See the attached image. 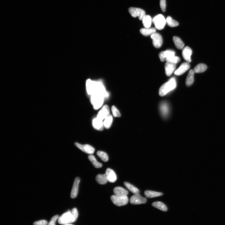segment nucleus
<instances>
[{
    "mask_svg": "<svg viewBox=\"0 0 225 225\" xmlns=\"http://www.w3.org/2000/svg\"><path fill=\"white\" fill-rule=\"evenodd\" d=\"M86 88L88 94L92 95L95 94H100L104 97L109 96L103 83L101 80H92L88 79L86 82Z\"/></svg>",
    "mask_w": 225,
    "mask_h": 225,
    "instance_id": "obj_1",
    "label": "nucleus"
},
{
    "mask_svg": "<svg viewBox=\"0 0 225 225\" xmlns=\"http://www.w3.org/2000/svg\"><path fill=\"white\" fill-rule=\"evenodd\" d=\"M177 87V82L174 78H172L167 82L164 83L160 88L159 94L160 96H163L169 92L174 89Z\"/></svg>",
    "mask_w": 225,
    "mask_h": 225,
    "instance_id": "obj_2",
    "label": "nucleus"
},
{
    "mask_svg": "<svg viewBox=\"0 0 225 225\" xmlns=\"http://www.w3.org/2000/svg\"><path fill=\"white\" fill-rule=\"evenodd\" d=\"M104 97L100 94H95L91 95V102L94 109H99L103 104Z\"/></svg>",
    "mask_w": 225,
    "mask_h": 225,
    "instance_id": "obj_3",
    "label": "nucleus"
},
{
    "mask_svg": "<svg viewBox=\"0 0 225 225\" xmlns=\"http://www.w3.org/2000/svg\"><path fill=\"white\" fill-rule=\"evenodd\" d=\"M111 199L112 202L118 206H124L127 204L129 202L127 195H113Z\"/></svg>",
    "mask_w": 225,
    "mask_h": 225,
    "instance_id": "obj_4",
    "label": "nucleus"
},
{
    "mask_svg": "<svg viewBox=\"0 0 225 225\" xmlns=\"http://www.w3.org/2000/svg\"><path fill=\"white\" fill-rule=\"evenodd\" d=\"M152 21L155 28L159 30H162L164 28L166 23V19L164 16L161 14L155 16L153 18Z\"/></svg>",
    "mask_w": 225,
    "mask_h": 225,
    "instance_id": "obj_5",
    "label": "nucleus"
},
{
    "mask_svg": "<svg viewBox=\"0 0 225 225\" xmlns=\"http://www.w3.org/2000/svg\"><path fill=\"white\" fill-rule=\"evenodd\" d=\"M58 223L61 224H70L74 222L71 212L68 211L63 214L58 219Z\"/></svg>",
    "mask_w": 225,
    "mask_h": 225,
    "instance_id": "obj_6",
    "label": "nucleus"
},
{
    "mask_svg": "<svg viewBox=\"0 0 225 225\" xmlns=\"http://www.w3.org/2000/svg\"><path fill=\"white\" fill-rule=\"evenodd\" d=\"M129 11L132 16L134 18L138 16L140 20L142 21L146 16L145 11L140 8L131 7L129 9Z\"/></svg>",
    "mask_w": 225,
    "mask_h": 225,
    "instance_id": "obj_7",
    "label": "nucleus"
},
{
    "mask_svg": "<svg viewBox=\"0 0 225 225\" xmlns=\"http://www.w3.org/2000/svg\"><path fill=\"white\" fill-rule=\"evenodd\" d=\"M130 202L133 204H144L147 202V199L142 197L139 194H135L131 197Z\"/></svg>",
    "mask_w": 225,
    "mask_h": 225,
    "instance_id": "obj_8",
    "label": "nucleus"
},
{
    "mask_svg": "<svg viewBox=\"0 0 225 225\" xmlns=\"http://www.w3.org/2000/svg\"><path fill=\"white\" fill-rule=\"evenodd\" d=\"M151 38L152 39L153 45L155 47L159 48L162 46L163 39L160 34L155 32L151 36Z\"/></svg>",
    "mask_w": 225,
    "mask_h": 225,
    "instance_id": "obj_9",
    "label": "nucleus"
},
{
    "mask_svg": "<svg viewBox=\"0 0 225 225\" xmlns=\"http://www.w3.org/2000/svg\"><path fill=\"white\" fill-rule=\"evenodd\" d=\"M75 144L77 148L87 154L92 155L94 152V148L90 145H81L77 142Z\"/></svg>",
    "mask_w": 225,
    "mask_h": 225,
    "instance_id": "obj_10",
    "label": "nucleus"
},
{
    "mask_svg": "<svg viewBox=\"0 0 225 225\" xmlns=\"http://www.w3.org/2000/svg\"><path fill=\"white\" fill-rule=\"evenodd\" d=\"M110 114V109L108 106L104 105L98 113L97 118L103 120L105 119Z\"/></svg>",
    "mask_w": 225,
    "mask_h": 225,
    "instance_id": "obj_11",
    "label": "nucleus"
},
{
    "mask_svg": "<svg viewBox=\"0 0 225 225\" xmlns=\"http://www.w3.org/2000/svg\"><path fill=\"white\" fill-rule=\"evenodd\" d=\"M190 65L189 63L184 62L179 67L178 69L174 73L175 75H181L187 71L190 68Z\"/></svg>",
    "mask_w": 225,
    "mask_h": 225,
    "instance_id": "obj_12",
    "label": "nucleus"
},
{
    "mask_svg": "<svg viewBox=\"0 0 225 225\" xmlns=\"http://www.w3.org/2000/svg\"><path fill=\"white\" fill-rule=\"evenodd\" d=\"M80 179L79 177H76L74 181L71 193V197L72 199L76 198L78 195Z\"/></svg>",
    "mask_w": 225,
    "mask_h": 225,
    "instance_id": "obj_13",
    "label": "nucleus"
},
{
    "mask_svg": "<svg viewBox=\"0 0 225 225\" xmlns=\"http://www.w3.org/2000/svg\"><path fill=\"white\" fill-rule=\"evenodd\" d=\"M177 64L166 62L165 66V74L168 76H169L172 74L176 69Z\"/></svg>",
    "mask_w": 225,
    "mask_h": 225,
    "instance_id": "obj_14",
    "label": "nucleus"
},
{
    "mask_svg": "<svg viewBox=\"0 0 225 225\" xmlns=\"http://www.w3.org/2000/svg\"><path fill=\"white\" fill-rule=\"evenodd\" d=\"M175 52L172 50H167L160 52L159 57L161 62H164L167 58L175 56Z\"/></svg>",
    "mask_w": 225,
    "mask_h": 225,
    "instance_id": "obj_15",
    "label": "nucleus"
},
{
    "mask_svg": "<svg viewBox=\"0 0 225 225\" xmlns=\"http://www.w3.org/2000/svg\"><path fill=\"white\" fill-rule=\"evenodd\" d=\"M192 53V50L189 47L186 46L183 48L182 52V56L184 59L188 63H190L192 61L191 57Z\"/></svg>",
    "mask_w": 225,
    "mask_h": 225,
    "instance_id": "obj_16",
    "label": "nucleus"
},
{
    "mask_svg": "<svg viewBox=\"0 0 225 225\" xmlns=\"http://www.w3.org/2000/svg\"><path fill=\"white\" fill-rule=\"evenodd\" d=\"M105 174L108 182L110 183H114L116 182L117 179V176L113 170L107 169Z\"/></svg>",
    "mask_w": 225,
    "mask_h": 225,
    "instance_id": "obj_17",
    "label": "nucleus"
},
{
    "mask_svg": "<svg viewBox=\"0 0 225 225\" xmlns=\"http://www.w3.org/2000/svg\"><path fill=\"white\" fill-rule=\"evenodd\" d=\"M160 110L161 115L164 118H166L169 113V107L168 105L165 102H163L160 105Z\"/></svg>",
    "mask_w": 225,
    "mask_h": 225,
    "instance_id": "obj_18",
    "label": "nucleus"
},
{
    "mask_svg": "<svg viewBox=\"0 0 225 225\" xmlns=\"http://www.w3.org/2000/svg\"><path fill=\"white\" fill-rule=\"evenodd\" d=\"M93 125L96 130H102L103 129V120L98 118H95L93 120Z\"/></svg>",
    "mask_w": 225,
    "mask_h": 225,
    "instance_id": "obj_19",
    "label": "nucleus"
},
{
    "mask_svg": "<svg viewBox=\"0 0 225 225\" xmlns=\"http://www.w3.org/2000/svg\"><path fill=\"white\" fill-rule=\"evenodd\" d=\"M194 73L193 70H191L189 71L185 81L186 84L187 86H190L193 84L194 81Z\"/></svg>",
    "mask_w": 225,
    "mask_h": 225,
    "instance_id": "obj_20",
    "label": "nucleus"
},
{
    "mask_svg": "<svg viewBox=\"0 0 225 225\" xmlns=\"http://www.w3.org/2000/svg\"><path fill=\"white\" fill-rule=\"evenodd\" d=\"M140 33L144 36H151L156 32L155 28H142L140 30Z\"/></svg>",
    "mask_w": 225,
    "mask_h": 225,
    "instance_id": "obj_21",
    "label": "nucleus"
},
{
    "mask_svg": "<svg viewBox=\"0 0 225 225\" xmlns=\"http://www.w3.org/2000/svg\"><path fill=\"white\" fill-rule=\"evenodd\" d=\"M113 192L115 195H127L129 194L128 190L120 187H115Z\"/></svg>",
    "mask_w": 225,
    "mask_h": 225,
    "instance_id": "obj_22",
    "label": "nucleus"
},
{
    "mask_svg": "<svg viewBox=\"0 0 225 225\" xmlns=\"http://www.w3.org/2000/svg\"><path fill=\"white\" fill-rule=\"evenodd\" d=\"M144 194L146 197L153 198L161 196L163 194L162 193L152 191L146 190Z\"/></svg>",
    "mask_w": 225,
    "mask_h": 225,
    "instance_id": "obj_23",
    "label": "nucleus"
},
{
    "mask_svg": "<svg viewBox=\"0 0 225 225\" xmlns=\"http://www.w3.org/2000/svg\"><path fill=\"white\" fill-rule=\"evenodd\" d=\"M96 180L98 183L100 184H105L108 182L105 174L97 175Z\"/></svg>",
    "mask_w": 225,
    "mask_h": 225,
    "instance_id": "obj_24",
    "label": "nucleus"
},
{
    "mask_svg": "<svg viewBox=\"0 0 225 225\" xmlns=\"http://www.w3.org/2000/svg\"><path fill=\"white\" fill-rule=\"evenodd\" d=\"M207 68V66L203 63H199L196 66L194 70V73H203L206 71Z\"/></svg>",
    "mask_w": 225,
    "mask_h": 225,
    "instance_id": "obj_25",
    "label": "nucleus"
},
{
    "mask_svg": "<svg viewBox=\"0 0 225 225\" xmlns=\"http://www.w3.org/2000/svg\"><path fill=\"white\" fill-rule=\"evenodd\" d=\"M152 206L157 209H159L164 212L167 211V208L166 205L163 203L157 202L153 203L152 204Z\"/></svg>",
    "mask_w": 225,
    "mask_h": 225,
    "instance_id": "obj_26",
    "label": "nucleus"
},
{
    "mask_svg": "<svg viewBox=\"0 0 225 225\" xmlns=\"http://www.w3.org/2000/svg\"><path fill=\"white\" fill-rule=\"evenodd\" d=\"M173 41L175 46L179 49L182 50L184 46V44L182 40L179 37L174 36L173 38Z\"/></svg>",
    "mask_w": 225,
    "mask_h": 225,
    "instance_id": "obj_27",
    "label": "nucleus"
},
{
    "mask_svg": "<svg viewBox=\"0 0 225 225\" xmlns=\"http://www.w3.org/2000/svg\"><path fill=\"white\" fill-rule=\"evenodd\" d=\"M88 159L95 168H99L102 167V164L97 161L94 155H89L88 156Z\"/></svg>",
    "mask_w": 225,
    "mask_h": 225,
    "instance_id": "obj_28",
    "label": "nucleus"
},
{
    "mask_svg": "<svg viewBox=\"0 0 225 225\" xmlns=\"http://www.w3.org/2000/svg\"><path fill=\"white\" fill-rule=\"evenodd\" d=\"M143 24L145 28H150L151 26L152 19L151 17L149 15H146L143 19Z\"/></svg>",
    "mask_w": 225,
    "mask_h": 225,
    "instance_id": "obj_29",
    "label": "nucleus"
},
{
    "mask_svg": "<svg viewBox=\"0 0 225 225\" xmlns=\"http://www.w3.org/2000/svg\"><path fill=\"white\" fill-rule=\"evenodd\" d=\"M124 184L125 187L130 191V192L133 194H139L140 192L139 190L134 186L133 185L127 182H125Z\"/></svg>",
    "mask_w": 225,
    "mask_h": 225,
    "instance_id": "obj_30",
    "label": "nucleus"
},
{
    "mask_svg": "<svg viewBox=\"0 0 225 225\" xmlns=\"http://www.w3.org/2000/svg\"><path fill=\"white\" fill-rule=\"evenodd\" d=\"M113 120V118L112 116L110 115L105 119L103 124L104 126L106 129H109L110 128L112 123Z\"/></svg>",
    "mask_w": 225,
    "mask_h": 225,
    "instance_id": "obj_31",
    "label": "nucleus"
},
{
    "mask_svg": "<svg viewBox=\"0 0 225 225\" xmlns=\"http://www.w3.org/2000/svg\"><path fill=\"white\" fill-rule=\"evenodd\" d=\"M166 23L171 27H175L178 26L179 23L177 21L174 20L170 16H168L166 19Z\"/></svg>",
    "mask_w": 225,
    "mask_h": 225,
    "instance_id": "obj_32",
    "label": "nucleus"
},
{
    "mask_svg": "<svg viewBox=\"0 0 225 225\" xmlns=\"http://www.w3.org/2000/svg\"><path fill=\"white\" fill-rule=\"evenodd\" d=\"M97 154L100 158L104 162H106L108 161L109 160L108 155L104 152L98 151L97 153Z\"/></svg>",
    "mask_w": 225,
    "mask_h": 225,
    "instance_id": "obj_33",
    "label": "nucleus"
},
{
    "mask_svg": "<svg viewBox=\"0 0 225 225\" xmlns=\"http://www.w3.org/2000/svg\"><path fill=\"white\" fill-rule=\"evenodd\" d=\"M180 58L179 57L174 56L167 58L166 61V62L172 63L177 64V63L180 62Z\"/></svg>",
    "mask_w": 225,
    "mask_h": 225,
    "instance_id": "obj_34",
    "label": "nucleus"
},
{
    "mask_svg": "<svg viewBox=\"0 0 225 225\" xmlns=\"http://www.w3.org/2000/svg\"><path fill=\"white\" fill-rule=\"evenodd\" d=\"M111 110L113 114L115 117H119L121 116V114L115 106H112Z\"/></svg>",
    "mask_w": 225,
    "mask_h": 225,
    "instance_id": "obj_35",
    "label": "nucleus"
},
{
    "mask_svg": "<svg viewBox=\"0 0 225 225\" xmlns=\"http://www.w3.org/2000/svg\"><path fill=\"white\" fill-rule=\"evenodd\" d=\"M71 213L73 219H74V222H75L76 221L78 216V212L77 209L76 208L73 209L72 210Z\"/></svg>",
    "mask_w": 225,
    "mask_h": 225,
    "instance_id": "obj_36",
    "label": "nucleus"
},
{
    "mask_svg": "<svg viewBox=\"0 0 225 225\" xmlns=\"http://www.w3.org/2000/svg\"><path fill=\"white\" fill-rule=\"evenodd\" d=\"M160 4L161 10L163 12H165L166 8V0H160Z\"/></svg>",
    "mask_w": 225,
    "mask_h": 225,
    "instance_id": "obj_37",
    "label": "nucleus"
},
{
    "mask_svg": "<svg viewBox=\"0 0 225 225\" xmlns=\"http://www.w3.org/2000/svg\"><path fill=\"white\" fill-rule=\"evenodd\" d=\"M58 218H59V216L58 215H56L53 216L51 218L50 221L48 223V225H56V222Z\"/></svg>",
    "mask_w": 225,
    "mask_h": 225,
    "instance_id": "obj_38",
    "label": "nucleus"
},
{
    "mask_svg": "<svg viewBox=\"0 0 225 225\" xmlns=\"http://www.w3.org/2000/svg\"><path fill=\"white\" fill-rule=\"evenodd\" d=\"M48 223L47 221L45 220H42L41 221L34 222L33 225H47Z\"/></svg>",
    "mask_w": 225,
    "mask_h": 225,
    "instance_id": "obj_39",
    "label": "nucleus"
},
{
    "mask_svg": "<svg viewBox=\"0 0 225 225\" xmlns=\"http://www.w3.org/2000/svg\"><path fill=\"white\" fill-rule=\"evenodd\" d=\"M63 225H73L71 224H63Z\"/></svg>",
    "mask_w": 225,
    "mask_h": 225,
    "instance_id": "obj_40",
    "label": "nucleus"
}]
</instances>
